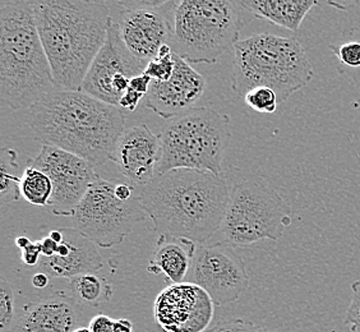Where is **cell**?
<instances>
[{
	"label": "cell",
	"instance_id": "9a60e30c",
	"mask_svg": "<svg viewBox=\"0 0 360 332\" xmlns=\"http://www.w3.org/2000/svg\"><path fill=\"white\" fill-rule=\"evenodd\" d=\"M169 4V1H167ZM120 8L117 25L127 48L142 62L150 63L167 45L172 23L164 8Z\"/></svg>",
	"mask_w": 360,
	"mask_h": 332
},
{
	"label": "cell",
	"instance_id": "30bf717a",
	"mask_svg": "<svg viewBox=\"0 0 360 332\" xmlns=\"http://www.w3.org/2000/svg\"><path fill=\"white\" fill-rule=\"evenodd\" d=\"M27 162L51 179L53 194L48 210L56 216L73 217L87 191L100 179L89 161L54 146L42 145L37 156Z\"/></svg>",
	"mask_w": 360,
	"mask_h": 332
},
{
	"label": "cell",
	"instance_id": "74e56055",
	"mask_svg": "<svg viewBox=\"0 0 360 332\" xmlns=\"http://www.w3.org/2000/svg\"><path fill=\"white\" fill-rule=\"evenodd\" d=\"M31 243H32L31 242V239L26 236H20L15 238V245L21 249V250L28 247Z\"/></svg>",
	"mask_w": 360,
	"mask_h": 332
},
{
	"label": "cell",
	"instance_id": "5bb4252c",
	"mask_svg": "<svg viewBox=\"0 0 360 332\" xmlns=\"http://www.w3.org/2000/svg\"><path fill=\"white\" fill-rule=\"evenodd\" d=\"M174 59L175 70L172 78L167 82L153 81L143 100L146 108L167 120L192 110L206 91V79L203 76L176 54Z\"/></svg>",
	"mask_w": 360,
	"mask_h": 332
},
{
	"label": "cell",
	"instance_id": "3957f363",
	"mask_svg": "<svg viewBox=\"0 0 360 332\" xmlns=\"http://www.w3.org/2000/svg\"><path fill=\"white\" fill-rule=\"evenodd\" d=\"M32 7L56 90L81 91L106 42L112 20L108 3L41 0L32 1Z\"/></svg>",
	"mask_w": 360,
	"mask_h": 332
},
{
	"label": "cell",
	"instance_id": "d4e9b609",
	"mask_svg": "<svg viewBox=\"0 0 360 332\" xmlns=\"http://www.w3.org/2000/svg\"><path fill=\"white\" fill-rule=\"evenodd\" d=\"M243 98L245 105H248L257 113L274 114L280 105L276 92L269 87H256L247 92V95Z\"/></svg>",
	"mask_w": 360,
	"mask_h": 332
},
{
	"label": "cell",
	"instance_id": "484cf974",
	"mask_svg": "<svg viewBox=\"0 0 360 332\" xmlns=\"http://www.w3.org/2000/svg\"><path fill=\"white\" fill-rule=\"evenodd\" d=\"M14 293L4 277L0 280V331L11 332L15 322Z\"/></svg>",
	"mask_w": 360,
	"mask_h": 332
},
{
	"label": "cell",
	"instance_id": "d6986e66",
	"mask_svg": "<svg viewBox=\"0 0 360 332\" xmlns=\"http://www.w3.org/2000/svg\"><path fill=\"white\" fill-rule=\"evenodd\" d=\"M197 245L187 239L159 236L147 271L164 275L169 285L186 283Z\"/></svg>",
	"mask_w": 360,
	"mask_h": 332
},
{
	"label": "cell",
	"instance_id": "603a6c76",
	"mask_svg": "<svg viewBox=\"0 0 360 332\" xmlns=\"http://www.w3.org/2000/svg\"><path fill=\"white\" fill-rule=\"evenodd\" d=\"M53 194V183L48 174L35 166L28 165L22 174L21 196L34 206L48 208Z\"/></svg>",
	"mask_w": 360,
	"mask_h": 332
},
{
	"label": "cell",
	"instance_id": "d6a6232c",
	"mask_svg": "<svg viewBox=\"0 0 360 332\" xmlns=\"http://www.w3.org/2000/svg\"><path fill=\"white\" fill-rule=\"evenodd\" d=\"M151 83H153V79L147 76L146 73H142V75L134 77V78L131 79V86L129 87L132 90L137 91L139 94L147 95L148 91H150V87H151Z\"/></svg>",
	"mask_w": 360,
	"mask_h": 332
},
{
	"label": "cell",
	"instance_id": "4316f807",
	"mask_svg": "<svg viewBox=\"0 0 360 332\" xmlns=\"http://www.w3.org/2000/svg\"><path fill=\"white\" fill-rule=\"evenodd\" d=\"M89 327L92 332H133V324L129 319H112L106 314L95 316Z\"/></svg>",
	"mask_w": 360,
	"mask_h": 332
},
{
	"label": "cell",
	"instance_id": "f35d334b",
	"mask_svg": "<svg viewBox=\"0 0 360 332\" xmlns=\"http://www.w3.org/2000/svg\"><path fill=\"white\" fill-rule=\"evenodd\" d=\"M73 332H92V331H91L90 327H84V326H82V327H77L76 330H75V331H73Z\"/></svg>",
	"mask_w": 360,
	"mask_h": 332
},
{
	"label": "cell",
	"instance_id": "cb8c5ba5",
	"mask_svg": "<svg viewBox=\"0 0 360 332\" xmlns=\"http://www.w3.org/2000/svg\"><path fill=\"white\" fill-rule=\"evenodd\" d=\"M172 46L167 44L160 49L159 54L147 64L145 73L153 81L167 82L173 76L175 70V59Z\"/></svg>",
	"mask_w": 360,
	"mask_h": 332
},
{
	"label": "cell",
	"instance_id": "83f0119b",
	"mask_svg": "<svg viewBox=\"0 0 360 332\" xmlns=\"http://www.w3.org/2000/svg\"><path fill=\"white\" fill-rule=\"evenodd\" d=\"M330 50L333 51L340 62L352 68L360 67V42H347L339 46L331 45Z\"/></svg>",
	"mask_w": 360,
	"mask_h": 332
},
{
	"label": "cell",
	"instance_id": "8fae6325",
	"mask_svg": "<svg viewBox=\"0 0 360 332\" xmlns=\"http://www.w3.org/2000/svg\"><path fill=\"white\" fill-rule=\"evenodd\" d=\"M188 283L198 285L207 293L217 307L238 300L248 289L250 277L242 258L233 245L217 243L198 244L194 253Z\"/></svg>",
	"mask_w": 360,
	"mask_h": 332
},
{
	"label": "cell",
	"instance_id": "44dd1931",
	"mask_svg": "<svg viewBox=\"0 0 360 332\" xmlns=\"http://www.w3.org/2000/svg\"><path fill=\"white\" fill-rule=\"evenodd\" d=\"M70 288L77 303L95 308L109 302L112 297L110 283L96 274H84L70 279Z\"/></svg>",
	"mask_w": 360,
	"mask_h": 332
},
{
	"label": "cell",
	"instance_id": "836d02e7",
	"mask_svg": "<svg viewBox=\"0 0 360 332\" xmlns=\"http://www.w3.org/2000/svg\"><path fill=\"white\" fill-rule=\"evenodd\" d=\"M115 196L120 201H131L136 197V188L133 187L132 184L115 181Z\"/></svg>",
	"mask_w": 360,
	"mask_h": 332
},
{
	"label": "cell",
	"instance_id": "d590c367",
	"mask_svg": "<svg viewBox=\"0 0 360 332\" xmlns=\"http://www.w3.org/2000/svg\"><path fill=\"white\" fill-rule=\"evenodd\" d=\"M49 281H50V276H49L48 274L41 272V271L35 274L32 279H31V283H32L34 288H36V289L46 288L49 285Z\"/></svg>",
	"mask_w": 360,
	"mask_h": 332
},
{
	"label": "cell",
	"instance_id": "7c38bea8",
	"mask_svg": "<svg viewBox=\"0 0 360 332\" xmlns=\"http://www.w3.org/2000/svg\"><path fill=\"white\" fill-rule=\"evenodd\" d=\"M215 305L207 293L192 283L169 285L153 303V317L165 332H206Z\"/></svg>",
	"mask_w": 360,
	"mask_h": 332
},
{
	"label": "cell",
	"instance_id": "52a82bcc",
	"mask_svg": "<svg viewBox=\"0 0 360 332\" xmlns=\"http://www.w3.org/2000/svg\"><path fill=\"white\" fill-rule=\"evenodd\" d=\"M156 177L175 169H193L221 175L222 160L231 141L226 114L193 108L162 127Z\"/></svg>",
	"mask_w": 360,
	"mask_h": 332
},
{
	"label": "cell",
	"instance_id": "1f68e13d",
	"mask_svg": "<svg viewBox=\"0 0 360 332\" xmlns=\"http://www.w3.org/2000/svg\"><path fill=\"white\" fill-rule=\"evenodd\" d=\"M146 95L143 94H139L137 91L132 90L131 87L128 89V91L125 92L123 97L120 98V103H119V108L120 109H127V110L134 111L137 109L139 103L142 100H145Z\"/></svg>",
	"mask_w": 360,
	"mask_h": 332
},
{
	"label": "cell",
	"instance_id": "4dcf8cb0",
	"mask_svg": "<svg viewBox=\"0 0 360 332\" xmlns=\"http://www.w3.org/2000/svg\"><path fill=\"white\" fill-rule=\"evenodd\" d=\"M41 258V242L40 241L31 243L28 247L21 250V261L25 263V266H27L28 269L39 267Z\"/></svg>",
	"mask_w": 360,
	"mask_h": 332
},
{
	"label": "cell",
	"instance_id": "9c48e42d",
	"mask_svg": "<svg viewBox=\"0 0 360 332\" xmlns=\"http://www.w3.org/2000/svg\"><path fill=\"white\" fill-rule=\"evenodd\" d=\"M146 217L137 196L131 201H120L115 196V180L100 178L79 202L72 228L98 247L111 248L123 243L134 225Z\"/></svg>",
	"mask_w": 360,
	"mask_h": 332
},
{
	"label": "cell",
	"instance_id": "ffe728a7",
	"mask_svg": "<svg viewBox=\"0 0 360 332\" xmlns=\"http://www.w3.org/2000/svg\"><path fill=\"white\" fill-rule=\"evenodd\" d=\"M243 9L276 26L297 32L312 8L319 6L314 0H242Z\"/></svg>",
	"mask_w": 360,
	"mask_h": 332
},
{
	"label": "cell",
	"instance_id": "e575fe53",
	"mask_svg": "<svg viewBox=\"0 0 360 332\" xmlns=\"http://www.w3.org/2000/svg\"><path fill=\"white\" fill-rule=\"evenodd\" d=\"M40 242H41L42 257H53L56 255L59 247L58 243L54 242L49 236L41 239Z\"/></svg>",
	"mask_w": 360,
	"mask_h": 332
},
{
	"label": "cell",
	"instance_id": "5b68a950",
	"mask_svg": "<svg viewBox=\"0 0 360 332\" xmlns=\"http://www.w3.org/2000/svg\"><path fill=\"white\" fill-rule=\"evenodd\" d=\"M313 76L312 64L295 39L258 34L234 46L231 87L238 96L244 97L256 87H269L281 104Z\"/></svg>",
	"mask_w": 360,
	"mask_h": 332
},
{
	"label": "cell",
	"instance_id": "ac0fdd59",
	"mask_svg": "<svg viewBox=\"0 0 360 332\" xmlns=\"http://www.w3.org/2000/svg\"><path fill=\"white\" fill-rule=\"evenodd\" d=\"M76 300L53 295L23 307L11 332H73L77 328Z\"/></svg>",
	"mask_w": 360,
	"mask_h": 332
},
{
	"label": "cell",
	"instance_id": "6da1fadb",
	"mask_svg": "<svg viewBox=\"0 0 360 332\" xmlns=\"http://www.w3.org/2000/svg\"><path fill=\"white\" fill-rule=\"evenodd\" d=\"M136 196L159 236L206 244L221 228L229 184L222 174L175 169L136 188Z\"/></svg>",
	"mask_w": 360,
	"mask_h": 332
},
{
	"label": "cell",
	"instance_id": "277c9868",
	"mask_svg": "<svg viewBox=\"0 0 360 332\" xmlns=\"http://www.w3.org/2000/svg\"><path fill=\"white\" fill-rule=\"evenodd\" d=\"M32 1H0V96L12 110L30 109L56 91Z\"/></svg>",
	"mask_w": 360,
	"mask_h": 332
},
{
	"label": "cell",
	"instance_id": "7402d4cb",
	"mask_svg": "<svg viewBox=\"0 0 360 332\" xmlns=\"http://www.w3.org/2000/svg\"><path fill=\"white\" fill-rule=\"evenodd\" d=\"M0 202L7 205L21 198V179L20 164L17 153L12 148L4 147L0 159Z\"/></svg>",
	"mask_w": 360,
	"mask_h": 332
},
{
	"label": "cell",
	"instance_id": "e0dca14e",
	"mask_svg": "<svg viewBox=\"0 0 360 332\" xmlns=\"http://www.w3.org/2000/svg\"><path fill=\"white\" fill-rule=\"evenodd\" d=\"M64 241L53 257H42L39 269L50 277L73 279L84 274H96L104 261L97 245L73 228H62Z\"/></svg>",
	"mask_w": 360,
	"mask_h": 332
},
{
	"label": "cell",
	"instance_id": "f1b7e54d",
	"mask_svg": "<svg viewBox=\"0 0 360 332\" xmlns=\"http://www.w3.org/2000/svg\"><path fill=\"white\" fill-rule=\"evenodd\" d=\"M345 325L350 332H360V279L352 284V300L347 308Z\"/></svg>",
	"mask_w": 360,
	"mask_h": 332
},
{
	"label": "cell",
	"instance_id": "f546056e",
	"mask_svg": "<svg viewBox=\"0 0 360 332\" xmlns=\"http://www.w3.org/2000/svg\"><path fill=\"white\" fill-rule=\"evenodd\" d=\"M206 332H272L262 326L255 325L250 321L244 319H231L224 321L217 325L211 327Z\"/></svg>",
	"mask_w": 360,
	"mask_h": 332
},
{
	"label": "cell",
	"instance_id": "2e32d148",
	"mask_svg": "<svg viewBox=\"0 0 360 332\" xmlns=\"http://www.w3.org/2000/svg\"><path fill=\"white\" fill-rule=\"evenodd\" d=\"M160 136L145 124L125 129L119 137L110 160L134 188L145 187L156 178Z\"/></svg>",
	"mask_w": 360,
	"mask_h": 332
},
{
	"label": "cell",
	"instance_id": "8d00e7d4",
	"mask_svg": "<svg viewBox=\"0 0 360 332\" xmlns=\"http://www.w3.org/2000/svg\"><path fill=\"white\" fill-rule=\"evenodd\" d=\"M49 236L54 241V242L58 243V244H62L63 241H64V236H63L62 229H56V230H51L50 233H49Z\"/></svg>",
	"mask_w": 360,
	"mask_h": 332
},
{
	"label": "cell",
	"instance_id": "8992f818",
	"mask_svg": "<svg viewBox=\"0 0 360 332\" xmlns=\"http://www.w3.org/2000/svg\"><path fill=\"white\" fill-rule=\"evenodd\" d=\"M243 11L239 1L231 0L173 1L169 45L189 64L216 63L240 42Z\"/></svg>",
	"mask_w": 360,
	"mask_h": 332
},
{
	"label": "cell",
	"instance_id": "4fadbf2b",
	"mask_svg": "<svg viewBox=\"0 0 360 332\" xmlns=\"http://www.w3.org/2000/svg\"><path fill=\"white\" fill-rule=\"evenodd\" d=\"M148 63L139 60L127 48L117 22L111 20L104 46L91 64L81 91L97 100L119 106V98L112 84L119 77L134 78L145 73Z\"/></svg>",
	"mask_w": 360,
	"mask_h": 332
},
{
	"label": "cell",
	"instance_id": "ba28073f",
	"mask_svg": "<svg viewBox=\"0 0 360 332\" xmlns=\"http://www.w3.org/2000/svg\"><path fill=\"white\" fill-rule=\"evenodd\" d=\"M226 180L228 208L220 228L225 243L243 247L264 239L278 241L291 224L290 206L281 194L262 179L231 175Z\"/></svg>",
	"mask_w": 360,
	"mask_h": 332
},
{
	"label": "cell",
	"instance_id": "7a4b0ae2",
	"mask_svg": "<svg viewBox=\"0 0 360 332\" xmlns=\"http://www.w3.org/2000/svg\"><path fill=\"white\" fill-rule=\"evenodd\" d=\"M26 122L42 145L104 165L125 131L124 113L82 91L50 92L27 109Z\"/></svg>",
	"mask_w": 360,
	"mask_h": 332
}]
</instances>
